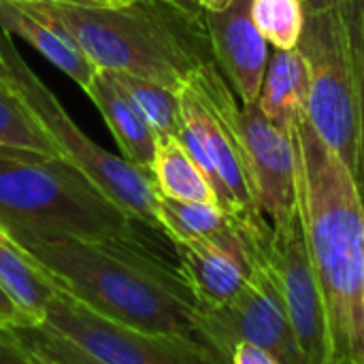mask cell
<instances>
[{
	"mask_svg": "<svg viewBox=\"0 0 364 364\" xmlns=\"http://www.w3.org/2000/svg\"><path fill=\"white\" fill-rule=\"evenodd\" d=\"M296 49L309 70L307 119L356 177L360 151L358 85L346 9H307Z\"/></svg>",
	"mask_w": 364,
	"mask_h": 364,
	"instance_id": "obj_7",
	"label": "cell"
},
{
	"mask_svg": "<svg viewBox=\"0 0 364 364\" xmlns=\"http://www.w3.org/2000/svg\"><path fill=\"white\" fill-rule=\"evenodd\" d=\"M160 196L190 203H215V192L205 173L177 139H160L149 166Z\"/></svg>",
	"mask_w": 364,
	"mask_h": 364,
	"instance_id": "obj_17",
	"label": "cell"
},
{
	"mask_svg": "<svg viewBox=\"0 0 364 364\" xmlns=\"http://www.w3.org/2000/svg\"><path fill=\"white\" fill-rule=\"evenodd\" d=\"M9 333L21 348L34 350L58 364H105L43 322L34 326H13Z\"/></svg>",
	"mask_w": 364,
	"mask_h": 364,
	"instance_id": "obj_22",
	"label": "cell"
},
{
	"mask_svg": "<svg viewBox=\"0 0 364 364\" xmlns=\"http://www.w3.org/2000/svg\"><path fill=\"white\" fill-rule=\"evenodd\" d=\"M352 49H354V64H356V85H358V126H360V151H358V171H356V186L360 192L364 207V0H354L343 4Z\"/></svg>",
	"mask_w": 364,
	"mask_h": 364,
	"instance_id": "obj_23",
	"label": "cell"
},
{
	"mask_svg": "<svg viewBox=\"0 0 364 364\" xmlns=\"http://www.w3.org/2000/svg\"><path fill=\"white\" fill-rule=\"evenodd\" d=\"M215 66L241 105L258 102L269 66V43L252 19V0H235L222 11H203Z\"/></svg>",
	"mask_w": 364,
	"mask_h": 364,
	"instance_id": "obj_12",
	"label": "cell"
},
{
	"mask_svg": "<svg viewBox=\"0 0 364 364\" xmlns=\"http://www.w3.org/2000/svg\"><path fill=\"white\" fill-rule=\"evenodd\" d=\"M337 364H354V363H352V360H339Z\"/></svg>",
	"mask_w": 364,
	"mask_h": 364,
	"instance_id": "obj_33",
	"label": "cell"
},
{
	"mask_svg": "<svg viewBox=\"0 0 364 364\" xmlns=\"http://www.w3.org/2000/svg\"><path fill=\"white\" fill-rule=\"evenodd\" d=\"M53 288L98 316L147 333L196 337V301L179 267L141 241L11 235Z\"/></svg>",
	"mask_w": 364,
	"mask_h": 364,
	"instance_id": "obj_1",
	"label": "cell"
},
{
	"mask_svg": "<svg viewBox=\"0 0 364 364\" xmlns=\"http://www.w3.org/2000/svg\"><path fill=\"white\" fill-rule=\"evenodd\" d=\"M299 218L320 284L335 360L364 364V207L348 164L309 119L292 128Z\"/></svg>",
	"mask_w": 364,
	"mask_h": 364,
	"instance_id": "obj_2",
	"label": "cell"
},
{
	"mask_svg": "<svg viewBox=\"0 0 364 364\" xmlns=\"http://www.w3.org/2000/svg\"><path fill=\"white\" fill-rule=\"evenodd\" d=\"M203 11H222L226 6H230L235 0H198Z\"/></svg>",
	"mask_w": 364,
	"mask_h": 364,
	"instance_id": "obj_29",
	"label": "cell"
},
{
	"mask_svg": "<svg viewBox=\"0 0 364 364\" xmlns=\"http://www.w3.org/2000/svg\"><path fill=\"white\" fill-rule=\"evenodd\" d=\"M102 4H109V6H117V4H128V2H134V0H100Z\"/></svg>",
	"mask_w": 364,
	"mask_h": 364,
	"instance_id": "obj_32",
	"label": "cell"
},
{
	"mask_svg": "<svg viewBox=\"0 0 364 364\" xmlns=\"http://www.w3.org/2000/svg\"><path fill=\"white\" fill-rule=\"evenodd\" d=\"M239 134L254 203L271 228L299 215V171L292 132L279 130L258 102L241 105Z\"/></svg>",
	"mask_w": 364,
	"mask_h": 364,
	"instance_id": "obj_11",
	"label": "cell"
},
{
	"mask_svg": "<svg viewBox=\"0 0 364 364\" xmlns=\"http://www.w3.org/2000/svg\"><path fill=\"white\" fill-rule=\"evenodd\" d=\"M0 364H30L28 354L11 337L9 328L0 326Z\"/></svg>",
	"mask_w": 364,
	"mask_h": 364,
	"instance_id": "obj_25",
	"label": "cell"
},
{
	"mask_svg": "<svg viewBox=\"0 0 364 364\" xmlns=\"http://www.w3.org/2000/svg\"><path fill=\"white\" fill-rule=\"evenodd\" d=\"M230 364H282L273 354L267 350H260L252 343H239L235 346L230 354Z\"/></svg>",
	"mask_w": 364,
	"mask_h": 364,
	"instance_id": "obj_24",
	"label": "cell"
},
{
	"mask_svg": "<svg viewBox=\"0 0 364 364\" xmlns=\"http://www.w3.org/2000/svg\"><path fill=\"white\" fill-rule=\"evenodd\" d=\"M168 4H173L175 9L188 13V15H194V17H203V9H200V2L198 0H164Z\"/></svg>",
	"mask_w": 364,
	"mask_h": 364,
	"instance_id": "obj_27",
	"label": "cell"
},
{
	"mask_svg": "<svg viewBox=\"0 0 364 364\" xmlns=\"http://www.w3.org/2000/svg\"><path fill=\"white\" fill-rule=\"evenodd\" d=\"M0 288L34 326L45 320V305L53 292L34 260L0 226Z\"/></svg>",
	"mask_w": 364,
	"mask_h": 364,
	"instance_id": "obj_16",
	"label": "cell"
},
{
	"mask_svg": "<svg viewBox=\"0 0 364 364\" xmlns=\"http://www.w3.org/2000/svg\"><path fill=\"white\" fill-rule=\"evenodd\" d=\"M41 4L102 70L128 73L179 92L196 68L213 60L205 19L164 0H134L117 6Z\"/></svg>",
	"mask_w": 364,
	"mask_h": 364,
	"instance_id": "obj_3",
	"label": "cell"
},
{
	"mask_svg": "<svg viewBox=\"0 0 364 364\" xmlns=\"http://www.w3.org/2000/svg\"><path fill=\"white\" fill-rule=\"evenodd\" d=\"M43 324L105 364H230L196 337L147 333L111 322L58 288L45 305Z\"/></svg>",
	"mask_w": 364,
	"mask_h": 364,
	"instance_id": "obj_8",
	"label": "cell"
},
{
	"mask_svg": "<svg viewBox=\"0 0 364 364\" xmlns=\"http://www.w3.org/2000/svg\"><path fill=\"white\" fill-rule=\"evenodd\" d=\"M19 2H66V4H90V6L102 4L100 0H19Z\"/></svg>",
	"mask_w": 364,
	"mask_h": 364,
	"instance_id": "obj_31",
	"label": "cell"
},
{
	"mask_svg": "<svg viewBox=\"0 0 364 364\" xmlns=\"http://www.w3.org/2000/svg\"><path fill=\"white\" fill-rule=\"evenodd\" d=\"M258 105L279 130L292 128L307 119L309 107V70L299 49H277L267 66Z\"/></svg>",
	"mask_w": 364,
	"mask_h": 364,
	"instance_id": "obj_15",
	"label": "cell"
},
{
	"mask_svg": "<svg viewBox=\"0 0 364 364\" xmlns=\"http://www.w3.org/2000/svg\"><path fill=\"white\" fill-rule=\"evenodd\" d=\"M83 92L90 96V100L96 105L102 119L107 122L122 151V158L134 166L149 171L158 147L156 132L143 117L139 107L130 100V96L117 85L111 73L98 68Z\"/></svg>",
	"mask_w": 364,
	"mask_h": 364,
	"instance_id": "obj_14",
	"label": "cell"
},
{
	"mask_svg": "<svg viewBox=\"0 0 364 364\" xmlns=\"http://www.w3.org/2000/svg\"><path fill=\"white\" fill-rule=\"evenodd\" d=\"M19 346V343H17ZM21 348V346H19ZM26 354H28V358H30V364H58L55 360H51V358H47V356H43V354H38V352H34V350H26V348H21Z\"/></svg>",
	"mask_w": 364,
	"mask_h": 364,
	"instance_id": "obj_30",
	"label": "cell"
},
{
	"mask_svg": "<svg viewBox=\"0 0 364 364\" xmlns=\"http://www.w3.org/2000/svg\"><path fill=\"white\" fill-rule=\"evenodd\" d=\"M109 73L117 81V85L130 96V100L139 107L143 117L154 128L158 141L179 136L181 132L179 92L128 73H119V70H109Z\"/></svg>",
	"mask_w": 364,
	"mask_h": 364,
	"instance_id": "obj_19",
	"label": "cell"
},
{
	"mask_svg": "<svg viewBox=\"0 0 364 364\" xmlns=\"http://www.w3.org/2000/svg\"><path fill=\"white\" fill-rule=\"evenodd\" d=\"M0 145L60 156L55 143L30 113L17 92L0 75Z\"/></svg>",
	"mask_w": 364,
	"mask_h": 364,
	"instance_id": "obj_20",
	"label": "cell"
},
{
	"mask_svg": "<svg viewBox=\"0 0 364 364\" xmlns=\"http://www.w3.org/2000/svg\"><path fill=\"white\" fill-rule=\"evenodd\" d=\"M264 258L277 279L307 364H337L324 296L309 260L299 215L282 228H271Z\"/></svg>",
	"mask_w": 364,
	"mask_h": 364,
	"instance_id": "obj_10",
	"label": "cell"
},
{
	"mask_svg": "<svg viewBox=\"0 0 364 364\" xmlns=\"http://www.w3.org/2000/svg\"><path fill=\"white\" fill-rule=\"evenodd\" d=\"M267 245V243H264ZM196 339L230 360L235 346L252 343L273 354L282 364H307L290 324L277 279L262 254L235 299L194 316Z\"/></svg>",
	"mask_w": 364,
	"mask_h": 364,
	"instance_id": "obj_9",
	"label": "cell"
},
{
	"mask_svg": "<svg viewBox=\"0 0 364 364\" xmlns=\"http://www.w3.org/2000/svg\"><path fill=\"white\" fill-rule=\"evenodd\" d=\"M252 19L275 49H296L307 21L305 0H252Z\"/></svg>",
	"mask_w": 364,
	"mask_h": 364,
	"instance_id": "obj_21",
	"label": "cell"
},
{
	"mask_svg": "<svg viewBox=\"0 0 364 364\" xmlns=\"http://www.w3.org/2000/svg\"><path fill=\"white\" fill-rule=\"evenodd\" d=\"M0 326L2 328H13V326H32L23 314L13 305V301L4 294V290L0 288Z\"/></svg>",
	"mask_w": 364,
	"mask_h": 364,
	"instance_id": "obj_26",
	"label": "cell"
},
{
	"mask_svg": "<svg viewBox=\"0 0 364 364\" xmlns=\"http://www.w3.org/2000/svg\"><path fill=\"white\" fill-rule=\"evenodd\" d=\"M0 75L17 92L30 113L55 143L60 156L70 162L92 186L107 196L132 222L160 230L158 200L160 192L149 171L130 164L94 143L66 113L55 94L41 81L30 64L17 51L13 36L0 28Z\"/></svg>",
	"mask_w": 364,
	"mask_h": 364,
	"instance_id": "obj_5",
	"label": "cell"
},
{
	"mask_svg": "<svg viewBox=\"0 0 364 364\" xmlns=\"http://www.w3.org/2000/svg\"><path fill=\"white\" fill-rule=\"evenodd\" d=\"M0 28L34 47L49 64L70 77L81 90L96 75V66L68 30L41 2L0 0Z\"/></svg>",
	"mask_w": 364,
	"mask_h": 364,
	"instance_id": "obj_13",
	"label": "cell"
},
{
	"mask_svg": "<svg viewBox=\"0 0 364 364\" xmlns=\"http://www.w3.org/2000/svg\"><path fill=\"white\" fill-rule=\"evenodd\" d=\"M181 132L177 141L211 183L218 205L245 226L269 224L258 211L239 134V102L215 66L196 68L179 90Z\"/></svg>",
	"mask_w": 364,
	"mask_h": 364,
	"instance_id": "obj_6",
	"label": "cell"
},
{
	"mask_svg": "<svg viewBox=\"0 0 364 364\" xmlns=\"http://www.w3.org/2000/svg\"><path fill=\"white\" fill-rule=\"evenodd\" d=\"M158 222L160 230L173 243H186L218 237L232 226L235 218H230L215 203H190L160 196Z\"/></svg>",
	"mask_w": 364,
	"mask_h": 364,
	"instance_id": "obj_18",
	"label": "cell"
},
{
	"mask_svg": "<svg viewBox=\"0 0 364 364\" xmlns=\"http://www.w3.org/2000/svg\"><path fill=\"white\" fill-rule=\"evenodd\" d=\"M354 0H305L307 9H328V6H343Z\"/></svg>",
	"mask_w": 364,
	"mask_h": 364,
	"instance_id": "obj_28",
	"label": "cell"
},
{
	"mask_svg": "<svg viewBox=\"0 0 364 364\" xmlns=\"http://www.w3.org/2000/svg\"><path fill=\"white\" fill-rule=\"evenodd\" d=\"M134 224L62 156L0 145V226L9 235L141 241Z\"/></svg>",
	"mask_w": 364,
	"mask_h": 364,
	"instance_id": "obj_4",
	"label": "cell"
}]
</instances>
